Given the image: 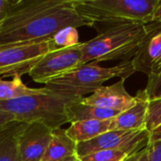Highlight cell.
<instances>
[{
  "instance_id": "obj_1",
  "label": "cell",
  "mask_w": 161,
  "mask_h": 161,
  "mask_svg": "<svg viewBox=\"0 0 161 161\" xmlns=\"http://www.w3.org/2000/svg\"><path fill=\"white\" fill-rule=\"evenodd\" d=\"M68 26H92L73 0H16L0 26V45L48 40Z\"/></svg>"
},
{
  "instance_id": "obj_2",
  "label": "cell",
  "mask_w": 161,
  "mask_h": 161,
  "mask_svg": "<svg viewBox=\"0 0 161 161\" xmlns=\"http://www.w3.org/2000/svg\"><path fill=\"white\" fill-rule=\"evenodd\" d=\"M75 8L92 26L107 28L127 24L148 25L159 0H73Z\"/></svg>"
},
{
  "instance_id": "obj_3",
  "label": "cell",
  "mask_w": 161,
  "mask_h": 161,
  "mask_svg": "<svg viewBox=\"0 0 161 161\" xmlns=\"http://www.w3.org/2000/svg\"><path fill=\"white\" fill-rule=\"evenodd\" d=\"M146 33L147 25L142 24L120 25L106 28L96 37L82 42L83 63L131 60Z\"/></svg>"
},
{
  "instance_id": "obj_4",
  "label": "cell",
  "mask_w": 161,
  "mask_h": 161,
  "mask_svg": "<svg viewBox=\"0 0 161 161\" xmlns=\"http://www.w3.org/2000/svg\"><path fill=\"white\" fill-rule=\"evenodd\" d=\"M135 73L132 60L121 61L112 67H102L92 61L53 79L45 88L68 100L84 98L87 94H92L107 80L115 77L125 80Z\"/></svg>"
},
{
  "instance_id": "obj_5",
  "label": "cell",
  "mask_w": 161,
  "mask_h": 161,
  "mask_svg": "<svg viewBox=\"0 0 161 161\" xmlns=\"http://www.w3.org/2000/svg\"><path fill=\"white\" fill-rule=\"evenodd\" d=\"M68 102V99L44 87L40 88L37 93L0 102V113L11 115L21 123H42L55 129L69 123Z\"/></svg>"
},
{
  "instance_id": "obj_6",
  "label": "cell",
  "mask_w": 161,
  "mask_h": 161,
  "mask_svg": "<svg viewBox=\"0 0 161 161\" xmlns=\"http://www.w3.org/2000/svg\"><path fill=\"white\" fill-rule=\"evenodd\" d=\"M50 51L49 39L0 45V78L29 74L31 69Z\"/></svg>"
},
{
  "instance_id": "obj_7",
  "label": "cell",
  "mask_w": 161,
  "mask_h": 161,
  "mask_svg": "<svg viewBox=\"0 0 161 161\" xmlns=\"http://www.w3.org/2000/svg\"><path fill=\"white\" fill-rule=\"evenodd\" d=\"M149 132L147 130L113 129L97 138L77 143L76 155L83 157L99 150L122 151L132 156L148 145Z\"/></svg>"
},
{
  "instance_id": "obj_8",
  "label": "cell",
  "mask_w": 161,
  "mask_h": 161,
  "mask_svg": "<svg viewBox=\"0 0 161 161\" xmlns=\"http://www.w3.org/2000/svg\"><path fill=\"white\" fill-rule=\"evenodd\" d=\"M79 44L46 54L29 72V76L37 83L47 84L53 79L59 77L81 66L82 49Z\"/></svg>"
},
{
  "instance_id": "obj_9",
  "label": "cell",
  "mask_w": 161,
  "mask_h": 161,
  "mask_svg": "<svg viewBox=\"0 0 161 161\" xmlns=\"http://www.w3.org/2000/svg\"><path fill=\"white\" fill-rule=\"evenodd\" d=\"M132 64L136 72L148 77L161 71V25L152 22L147 25V33L135 56Z\"/></svg>"
},
{
  "instance_id": "obj_10",
  "label": "cell",
  "mask_w": 161,
  "mask_h": 161,
  "mask_svg": "<svg viewBox=\"0 0 161 161\" xmlns=\"http://www.w3.org/2000/svg\"><path fill=\"white\" fill-rule=\"evenodd\" d=\"M53 128L42 123L25 124L19 137L21 161H42L52 139Z\"/></svg>"
},
{
  "instance_id": "obj_11",
  "label": "cell",
  "mask_w": 161,
  "mask_h": 161,
  "mask_svg": "<svg viewBox=\"0 0 161 161\" xmlns=\"http://www.w3.org/2000/svg\"><path fill=\"white\" fill-rule=\"evenodd\" d=\"M125 79L109 86H101L92 94L82 98V102L119 113L130 108L136 103L135 96L130 95L125 86Z\"/></svg>"
},
{
  "instance_id": "obj_12",
  "label": "cell",
  "mask_w": 161,
  "mask_h": 161,
  "mask_svg": "<svg viewBox=\"0 0 161 161\" xmlns=\"http://www.w3.org/2000/svg\"><path fill=\"white\" fill-rule=\"evenodd\" d=\"M135 98L136 103L133 107L115 117V129L146 130V117L150 99L145 90H140Z\"/></svg>"
},
{
  "instance_id": "obj_13",
  "label": "cell",
  "mask_w": 161,
  "mask_h": 161,
  "mask_svg": "<svg viewBox=\"0 0 161 161\" xmlns=\"http://www.w3.org/2000/svg\"><path fill=\"white\" fill-rule=\"evenodd\" d=\"M115 129V118L108 120H88L72 123L66 129L68 136L76 143L88 142Z\"/></svg>"
},
{
  "instance_id": "obj_14",
  "label": "cell",
  "mask_w": 161,
  "mask_h": 161,
  "mask_svg": "<svg viewBox=\"0 0 161 161\" xmlns=\"http://www.w3.org/2000/svg\"><path fill=\"white\" fill-rule=\"evenodd\" d=\"M77 143L72 140L66 129L58 127L53 129L52 139L42 161H60L77 156Z\"/></svg>"
},
{
  "instance_id": "obj_15",
  "label": "cell",
  "mask_w": 161,
  "mask_h": 161,
  "mask_svg": "<svg viewBox=\"0 0 161 161\" xmlns=\"http://www.w3.org/2000/svg\"><path fill=\"white\" fill-rule=\"evenodd\" d=\"M25 123L18 121L0 127V161H21L19 137Z\"/></svg>"
},
{
  "instance_id": "obj_16",
  "label": "cell",
  "mask_w": 161,
  "mask_h": 161,
  "mask_svg": "<svg viewBox=\"0 0 161 161\" xmlns=\"http://www.w3.org/2000/svg\"><path fill=\"white\" fill-rule=\"evenodd\" d=\"M69 123L88 120H108L115 118L119 112L87 105L82 102V98L69 100L66 108Z\"/></svg>"
},
{
  "instance_id": "obj_17",
  "label": "cell",
  "mask_w": 161,
  "mask_h": 161,
  "mask_svg": "<svg viewBox=\"0 0 161 161\" xmlns=\"http://www.w3.org/2000/svg\"><path fill=\"white\" fill-rule=\"evenodd\" d=\"M39 91L40 89L26 87L20 75L13 76L11 80H3L0 78V102L34 94Z\"/></svg>"
},
{
  "instance_id": "obj_18",
  "label": "cell",
  "mask_w": 161,
  "mask_h": 161,
  "mask_svg": "<svg viewBox=\"0 0 161 161\" xmlns=\"http://www.w3.org/2000/svg\"><path fill=\"white\" fill-rule=\"evenodd\" d=\"M49 43L51 51L67 49L79 44L80 42L77 28L68 26L60 29L49 39Z\"/></svg>"
},
{
  "instance_id": "obj_19",
  "label": "cell",
  "mask_w": 161,
  "mask_h": 161,
  "mask_svg": "<svg viewBox=\"0 0 161 161\" xmlns=\"http://www.w3.org/2000/svg\"><path fill=\"white\" fill-rule=\"evenodd\" d=\"M128 157L129 155L122 151L99 150L78 158L81 161H125Z\"/></svg>"
},
{
  "instance_id": "obj_20",
  "label": "cell",
  "mask_w": 161,
  "mask_h": 161,
  "mask_svg": "<svg viewBox=\"0 0 161 161\" xmlns=\"http://www.w3.org/2000/svg\"><path fill=\"white\" fill-rule=\"evenodd\" d=\"M161 125V98H156L149 101L147 117H146V130L153 131Z\"/></svg>"
},
{
  "instance_id": "obj_21",
  "label": "cell",
  "mask_w": 161,
  "mask_h": 161,
  "mask_svg": "<svg viewBox=\"0 0 161 161\" xmlns=\"http://www.w3.org/2000/svg\"><path fill=\"white\" fill-rule=\"evenodd\" d=\"M146 149L149 161H161V125L149 132V141Z\"/></svg>"
},
{
  "instance_id": "obj_22",
  "label": "cell",
  "mask_w": 161,
  "mask_h": 161,
  "mask_svg": "<svg viewBox=\"0 0 161 161\" xmlns=\"http://www.w3.org/2000/svg\"><path fill=\"white\" fill-rule=\"evenodd\" d=\"M149 99L161 98V71L150 77H148L146 88L144 89Z\"/></svg>"
},
{
  "instance_id": "obj_23",
  "label": "cell",
  "mask_w": 161,
  "mask_h": 161,
  "mask_svg": "<svg viewBox=\"0 0 161 161\" xmlns=\"http://www.w3.org/2000/svg\"><path fill=\"white\" fill-rule=\"evenodd\" d=\"M15 3L16 0H0V26Z\"/></svg>"
},
{
  "instance_id": "obj_24",
  "label": "cell",
  "mask_w": 161,
  "mask_h": 161,
  "mask_svg": "<svg viewBox=\"0 0 161 161\" xmlns=\"http://www.w3.org/2000/svg\"><path fill=\"white\" fill-rule=\"evenodd\" d=\"M125 161H149L147 149H143L132 156H129Z\"/></svg>"
},
{
  "instance_id": "obj_25",
  "label": "cell",
  "mask_w": 161,
  "mask_h": 161,
  "mask_svg": "<svg viewBox=\"0 0 161 161\" xmlns=\"http://www.w3.org/2000/svg\"><path fill=\"white\" fill-rule=\"evenodd\" d=\"M13 121H15V120L11 115L5 114V113H0V127L8 125L10 122H13Z\"/></svg>"
},
{
  "instance_id": "obj_26",
  "label": "cell",
  "mask_w": 161,
  "mask_h": 161,
  "mask_svg": "<svg viewBox=\"0 0 161 161\" xmlns=\"http://www.w3.org/2000/svg\"><path fill=\"white\" fill-rule=\"evenodd\" d=\"M153 22L155 23H158L161 25V0H159V3L154 12V16H153Z\"/></svg>"
},
{
  "instance_id": "obj_27",
  "label": "cell",
  "mask_w": 161,
  "mask_h": 161,
  "mask_svg": "<svg viewBox=\"0 0 161 161\" xmlns=\"http://www.w3.org/2000/svg\"><path fill=\"white\" fill-rule=\"evenodd\" d=\"M60 161H81L80 158H78V156H74V157H71V158H65L63 160Z\"/></svg>"
}]
</instances>
